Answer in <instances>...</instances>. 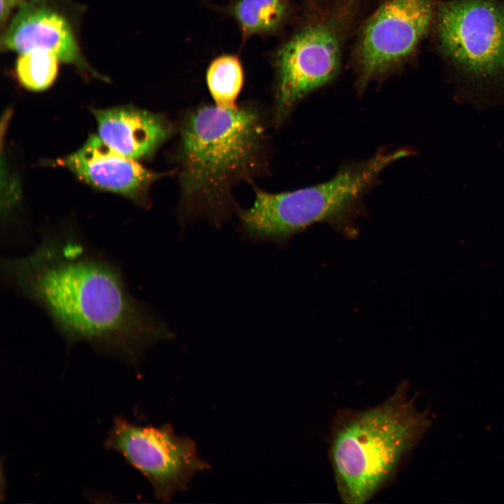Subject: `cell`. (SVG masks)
Instances as JSON below:
<instances>
[{
    "label": "cell",
    "instance_id": "cell-9",
    "mask_svg": "<svg viewBox=\"0 0 504 504\" xmlns=\"http://www.w3.org/2000/svg\"><path fill=\"white\" fill-rule=\"evenodd\" d=\"M78 179L101 190L114 192L146 206L154 181L164 174L148 169L91 135L76 151L57 160Z\"/></svg>",
    "mask_w": 504,
    "mask_h": 504
},
{
    "label": "cell",
    "instance_id": "cell-2",
    "mask_svg": "<svg viewBox=\"0 0 504 504\" xmlns=\"http://www.w3.org/2000/svg\"><path fill=\"white\" fill-rule=\"evenodd\" d=\"M264 146L263 122L251 108L204 106L188 113L178 150L182 224L227 220L237 210L232 188L262 168Z\"/></svg>",
    "mask_w": 504,
    "mask_h": 504
},
{
    "label": "cell",
    "instance_id": "cell-14",
    "mask_svg": "<svg viewBox=\"0 0 504 504\" xmlns=\"http://www.w3.org/2000/svg\"><path fill=\"white\" fill-rule=\"evenodd\" d=\"M59 60L53 52L42 49L21 53L16 63L18 79L28 90H46L57 77Z\"/></svg>",
    "mask_w": 504,
    "mask_h": 504
},
{
    "label": "cell",
    "instance_id": "cell-8",
    "mask_svg": "<svg viewBox=\"0 0 504 504\" xmlns=\"http://www.w3.org/2000/svg\"><path fill=\"white\" fill-rule=\"evenodd\" d=\"M106 449L121 454L151 484L158 500L169 502L186 491L192 477L209 468L194 440L179 436L173 426H145L115 417L105 441Z\"/></svg>",
    "mask_w": 504,
    "mask_h": 504
},
{
    "label": "cell",
    "instance_id": "cell-13",
    "mask_svg": "<svg viewBox=\"0 0 504 504\" xmlns=\"http://www.w3.org/2000/svg\"><path fill=\"white\" fill-rule=\"evenodd\" d=\"M208 89L216 105L230 108L237 106L235 101L244 83V71L239 58L223 54L209 64L206 74Z\"/></svg>",
    "mask_w": 504,
    "mask_h": 504
},
{
    "label": "cell",
    "instance_id": "cell-12",
    "mask_svg": "<svg viewBox=\"0 0 504 504\" xmlns=\"http://www.w3.org/2000/svg\"><path fill=\"white\" fill-rule=\"evenodd\" d=\"M238 24L242 38L278 32L290 13L288 0H232L224 9Z\"/></svg>",
    "mask_w": 504,
    "mask_h": 504
},
{
    "label": "cell",
    "instance_id": "cell-7",
    "mask_svg": "<svg viewBox=\"0 0 504 504\" xmlns=\"http://www.w3.org/2000/svg\"><path fill=\"white\" fill-rule=\"evenodd\" d=\"M435 4L433 0H378L357 31L352 61L357 85L398 71L414 54L432 29Z\"/></svg>",
    "mask_w": 504,
    "mask_h": 504
},
{
    "label": "cell",
    "instance_id": "cell-6",
    "mask_svg": "<svg viewBox=\"0 0 504 504\" xmlns=\"http://www.w3.org/2000/svg\"><path fill=\"white\" fill-rule=\"evenodd\" d=\"M432 29L442 58L461 80L504 86V0L436 3Z\"/></svg>",
    "mask_w": 504,
    "mask_h": 504
},
{
    "label": "cell",
    "instance_id": "cell-3",
    "mask_svg": "<svg viewBox=\"0 0 504 504\" xmlns=\"http://www.w3.org/2000/svg\"><path fill=\"white\" fill-rule=\"evenodd\" d=\"M402 382L377 406L343 410L335 416L330 458L342 500H370L395 476L398 468L431 427L435 414L417 409Z\"/></svg>",
    "mask_w": 504,
    "mask_h": 504
},
{
    "label": "cell",
    "instance_id": "cell-4",
    "mask_svg": "<svg viewBox=\"0 0 504 504\" xmlns=\"http://www.w3.org/2000/svg\"><path fill=\"white\" fill-rule=\"evenodd\" d=\"M370 1L303 0L295 27L273 56L276 123L339 74L345 46Z\"/></svg>",
    "mask_w": 504,
    "mask_h": 504
},
{
    "label": "cell",
    "instance_id": "cell-5",
    "mask_svg": "<svg viewBox=\"0 0 504 504\" xmlns=\"http://www.w3.org/2000/svg\"><path fill=\"white\" fill-rule=\"evenodd\" d=\"M408 155L407 149L381 151L326 182L295 191L273 194L255 186L253 206L240 213L241 230L252 241L280 244L311 225L342 218L385 168Z\"/></svg>",
    "mask_w": 504,
    "mask_h": 504
},
{
    "label": "cell",
    "instance_id": "cell-1",
    "mask_svg": "<svg viewBox=\"0 0 504 504\" xmlns=\"http://www.w3.org/2000/svg\"><path fill=\"white\" fill-rule=\"evenodd\" d=\"M1 272L69 344L87 343L135 363L148 347L173 337L131 295L117 265L71 229L49 232L27 254L6 258Z\"/></svg>",
    "mask_w": 504,
    "mask_h": 504
},
{
    "label": "cell",
    "instance_id": "cell-10",
    "mask_svg": "<svg viewBox=\"0 0 504 504\" xmlns=\"http://www.w3.org/2000/svg\"><path fill=\"white\" fill-rule=\"evenodd\" d=\"M99 137L114 150L134 160L150 158L173 133L162 114L132 106L92 109Z\"/></svg>",
    "mask_w": 504,
    "mask_h": 504
},
{
    "label": "cell",
    "instance_id": "cell-11",
    "mask_svg": "<svg viewBox=\"0 0 504 504\" xmlns=\"http://www.w3.org/2000/svg\"><path fill=\"white\" fill-rule=\"evenodd\" d=\"M3 42L6 48L20 53L42 49L53 52L63 62L83 64L66 19L40 0L21 5L6 31Z\"/></svg>",
    "mask_w": 504,
    "mask_h": 504
},
{
    "label": "cell",
    "instance_id": "cell-15",
    "mask_svg": "<svg viewBox=\"0 0 504 504\" xmlns=\"http://www.w3.org/2000/svg\"><path fill=\"white\" fill-rule=\"evenodd\" d=\"M7 1L11 5V4H14L20 1V0H7Z\"/></svg>",
    "mask_w": 504,
    "mask_h": 504
}]
</instances>
